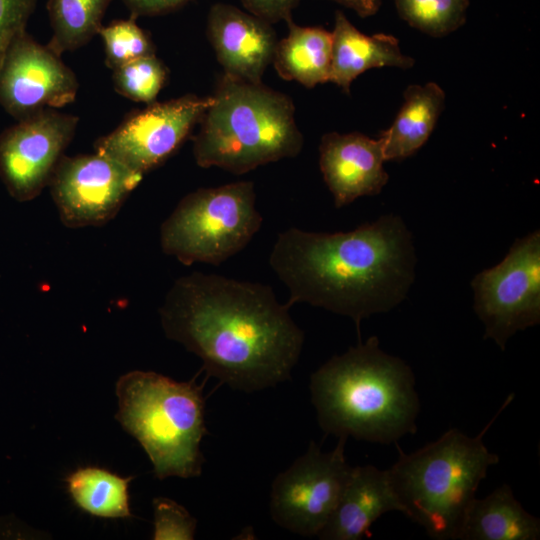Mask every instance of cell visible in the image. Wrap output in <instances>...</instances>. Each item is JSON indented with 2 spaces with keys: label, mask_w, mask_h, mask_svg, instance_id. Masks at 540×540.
Returning a JSON list of instances; mask_svg holds the SVG:
<instances>
[{
  "label": "cell",
  "mask_w": 540,
  "mask_h": 540,
  "mask_svg": "<svg viewBox=\"0 0 540 540\" xmlns=\"http://www.w3.org/2000/svg\"><path fill=\"white\" fill-rule=\"evenodd\" d=\"M207 36L223 74L262 82L277 44L271 23L233 5L216 3L208 12Z\"/></svg>",
  "instance_id": "5bb4252c"
},
{
  "label": "cell",
  "mask_w": 540,
  "mask_h": 540,
  "mask_svg": "<svg viewBox=\"0 0 540 540\" xmlns=\"http://www.w3.org/2000/svg\"><path fill=\"white\" fill-rule=\"evenodd\" d=\"M212 103V95L195 94L155 101L98 138L94 151L144 176L180 148Z\"/></svg>",
  "instance_id": "30bf717a"
},
{
  "label": "cell",
  "mask_w": 540,
  "mask_h": 540,
  "mask_svg": "<svg viewBox=\"0 0 540 540\" xmlns=\"http://www.w3.org/2000/svg\"><path fill=\"white\" fill-rule=\"evenodd\" d=\"M540 519L527 512L511 487L503 484L484 498H475L458 540H538Z\"/></svg>",
  "instance_id": "ac0fdd59"
},
{
  "label": "cell",
  "mask_w": 540,
  "mask_h": 540,
  "mask_svg": "<svg viewBox=\"0 0 540 540\" xmlns=\"http://www.w3.org/2000/svg\"><path fill=\"white\" fill-rule=\"evenodd\" d=\"M399 16L432 37L446 36L466 21L470 0H394Z\"/></svg>",
  "instance_id": "603a6c76"
},
{
  "label": "cell",
  "mask_w": 540,
  "mask_h": 540,
  "mask_svg": "<svg viewBox=\"0 0 540 540\" xmlns=\"http://www.w3.org/2000/svg\"><path fill=\"white\" fill-rule=\"evenodd\" d=\"M142 179L116 160L94 152L64 155L48 187L61 222L77 229L111 221Z\"/></svg>",
  "instance_id": "8fae6325"
},
{
  "label": "cell",
  "mask_w": 540,
  "mask_h": 540,
  "mask_svg": "<svg viewBox=\"0 0 540 540\" xmlns=\"http://www.w3.org/2000/svg\"><path fill=\"white\" fill-rule=\"evenodd\" d=\"M444 106L445 92L437 83L408 86L393 123L380 135L385 161L403 160L418 151L432 134Z\"/></svg>",
  "instance_id": "d6986e66"
},
{
  "label": "cell",
  "mask_w": 540,
  "mask_h": 540,
  "mask_svg": "<svg viewBox=\"0 0 540 540\" xmlns=\"http://www.w3.org/2000/svg\"><path fill=\"white\" fill-rule=\"evenodd\" d=\"M322 452L314 441L273 480L270 515L281 528L300 536H318L334 512L352 467L345 457L346 438Z\"/></svg>",
  "instance_id": "9c48e42d"
},
{
  "label": "cell",
  "mask_w": 540,
  "mask_h": 540,
  "mask_svg": "<svg viewBox=\"0 0 540 540\" xmlns=\"http://www.w3.org/2000/svg\"><path fill=\"white\" fill-rule=\"evenodd\" d=\"M290 308L269 285L193 272L174 281L159 316L209 376L251 393L289 380L299 361L305 336Z\"/></svg>",
  "instance_id": "6da1fadb"
},
{
  "label": "cell",
  "mask_w": 540,
  "mask_h": 540,
  "mask_svg": "<svg viewBox=\"0 0 540 540\" xmlns=\"http://www.w3.org/2000/svg\"><path fill=\"white\" fill-rule=\"evenodd\" d=\"M332 33L329 82L345 93L362 73L373 68L409 69L415 60L402 53L398 40L384 33L367 35L359 31L342 11H336Z\"/></svg>",
  "instance_id": "e0dca14e"
},
{
  "label": "cell",
  "mask_w": 540,
  "mask_h": 540,
  "mask_svg": "<svg viewBox=\"0 0 540 540\" xmlns=\"http://www.w3.org/2000/svg\"><path fill=\"white\" fill-rule=\"evenodd\" d=\"M346 8L353 10L362 18L376 14L382 4V0H330Z\"/></svg>",
  "instance_id": "f546056e"
},
{
  "label": "cell",
  "mask_w": 540,
  "mask_h": 540,
  "mask_svg": "<svg viewBox=\"0 0 540 540\" xmlns=\"http://www.w3.org/2000/svg\"><path fill=\"white\" fill-rule=\"evenodd\" d=\"M402 507L388 470L353 466L338 504L318 534L323 540H360L382 515Z\"/></svg>",
  "instance_id": "2e32d148"
},
{
  "label": "cell",
  "mask_w": 540,
  "mask_h": 540,
  "mask_svg": "<svg viewBox=\"0 0 540 540\" xmlns=\"http://www.w3.org/2000/svg\"><path fill=\"white\" fill-rule=\"evenodd\" d=\"M382 140L359 132H329L319 145V168L336 208L379 194L389 180Z\"/></svg>",
  "instance_id": "9a60e30c"
},
{
  "label": "cell",
  "mask_w": 540,
  "mask_h": 540,
  "mask_svg": "<svg viewBox=\"0 0 540 540\" xmlns=\"http://www.w3.org/2000/svg\"><path fill=\"white\" fill-rule=\"evenodd\" d=\"M417 263L402 218L380 216L348 232H280L269 265L289 291L288 304L307 303L361 321L406 299Z\"/></svg>",
  "instance_id": "7a4b0ae2"
},
{
  "label": "cell",
  "mask_w": 540,
  "mask_h": 540,
  "mask_svg": "<svg viewBox=\"0 0 540 540\" xmlns=\"http://www.w3.org/2000/svg\"><path fill=\"white\" fill-rule=\"evenodd\" d=\"M193 138V156L202 168L241 175L259 166L297 156L303 135L292 99L280 91L223 74Z\"/></svg>",
  "instance_id": "277c9868"
},
{
  "label": "cell",
  "mask_w": 540,
  "mask_h": 540,
  "mask_svg": "<svg viewBox=\"0 0 540 540\" xmlns=\"http://www.w3.org/2000/svg\"><path fill=\"white\" fill-rule=\"evenodd\" d=\"M130 12V16L163 15L181 8L192 0H121Z\"/></svg>",
  "instance_id": "f1b7e54d"
},
{
  "label": "cell",
  "mask_w": 540,
  "mask_h": 540,
  "mask_svg": "<svg viewBox=\"0 0 540 540\" xmlns=\"http://www.w3.org/2000/svg\"><path fill=\"white\" fill-rule=\"evenodd\" d=\"M98 35L104 45L105 64L112 71L140 57L155 54L149 35L132 16L103 25Z\"/></svg>",
  "instance_id": "d4e9b609"
},
{
  "label": "cell",
  "mask_w": 540,
  "mask_h": 540,
  "mask_svg": "<svg viewBox=\"0 0 540 540\" xmlns=\"http://www.w3.org/2000/svg\"><path fill=\"white\" fill-rule=\"evenodd\" d=\"M124 478L109 470L87 466L70 473L65 481L73 502L84 512L102 518H129L128 487Z\"/></svg>",
  "instance_id": "44dd1931"
},
{
  "label": "cell",
  "mask_w": 540,
  "mask_h": 540,
  "mask_svg": "<svg viewBox=\"0 0 540 540\" xmlns=\"http://www.w3.org/2000/svg\"><path fill=\"white\" fill-rule=\"evenodd\" d=\"M75 73L47 45L24 32L0 67V106L16 121L75 101Z\"/></svg>",
  "instance_id": "4fadbf2b"
},
{
  "label": "cell",
  "mask_w": 540,
  "mask_h": 540,
  "mask_svg": "<svg viewBox=\"0 0 540 540\" xmlns=\"http://www.w3.org/2000/svg\"><path fill=\"white\" fill-rule=\"evenodd\" d=\"M155 540H192L197 520L182 505L165 498L153 499Z\"/></svg>",
  "instance_id": "484cf974"
},
{
  "label": "cell",
  "mask_w": 540,
  "mask_h": 540,
  "mask_svg": "<svg viewBox=\"0 0 540 540\" xmlns=\"http://www.w3.org/2000/svg\"><path fill=\"white\" fill-rule=\"evenodd\" d=\"M513 397L509 395L475 437L451 428L412 453L398 450L397 461L387 470L402 513L430 538L458 540L479 484L500 460L488 450L483 436Z\"/></svg>",
  "instance_id": "5b68a950"
},
{
  "label": "cell",
  "mask_w": 540,
  "mask_h": 540,
  "mask_svg": "<svg viewBox=\"0 0 540 540\" xmlns=\"http://www.w3.org/2000/svg\"><path fill=\"white\" fill-rule=\"evenodd\" d=\"M116 420L147 453L159 480L198 477L207 434L203 385L152 371H131L116 383Z\"/></svg>",
  "instance_id": "8992f818"
},
{
  "label": "cell",
  "mask_w": 540,
  "mask_h": 540,
  "mask_svg": "<svg viewBox=\"0 0 540 540\" xmlns=\"http://www.w3.org/2000/svg\"><path fill=\"white\" fill-rule=\"evenodd\" d=\"M262 222L252 181L199 188L163 221L160 245L183 265H220L249 244Z\"/></svg>",
  "instance_id": "52a82bcc"
},
{
  "label": "cell",
  "mask_w": 540,
  "mask_h": 540,
  "mask_svg": "<svg viewBox=\"0 0 540 540\" xmlns=\"http://www.w3.org/2000/svg\"><path fill=\"white\" fill-rule=\"evenodd\" d=\"M76 115L46 109L0 133V180L18 202L37 198L75 136Z\"/></svg>",
  "instance_id": "7c38bea8"
},
{
  "label": "cell",
  "mask_w": 540,
  "mask_h": 540,
  "mask_svg": "<svg viewBox=\"0 0 540 540\" xmlns=\"http://www.w3.org/2000/svg\"><path fill=\"white\" fill-rule=\"evenodd\" d=\"M113 0H48L51 37L47 46L56 54L77 50L98 35Z\"/></svg>",
  "instance_id": "7402d4cb"
},
{
  "label": "cell",
  "mask_w": 540,
  "mask_h": 540,
  "mask_svg": "<svg viewBox=\"0 0 540 540\" xmlns=\"http://www.w3.org/2000/svg\"><path fill=\"white\" fill-rule=\"evenodd\" d=\"M167 77L166 66L156 54H151L114 69L112 79L117 93L148 105L156 101Z\"/></svg>",
  "instance_id": "cb8c5ba5"
},
{
  "label": "cell",
  "mask_w": 540,
  "mask_h": 540,
  "mask_svg": "<svg viewBox=\"0 0 540 540\" xmlns=\"http://www.w3.org/2000/svg\"><path fill=\"white\" fill-rule=\"evenodd\" d=\"M309 389L326 435L391 444L417 431L415 375L377 336L331 357L311 374Z\"/></svg>",
  "instance_id": "3957f363"
},
{
  "label": "cell",
  "mask_w": 540,
  "mask_h": 540,
  "mask_svg": "<svg viewBox=\"0 0 540 540\" xmlns=\"http://www.w3.org/2000/svg\"><path fill=\"white\" fill-rule=\"evenodd\" d=\"M301 0H241L246 11L268 21L277 23L292 18V12Z\"/></svg>",
  "instance_id": "83f0119b"
},
{
  "label": "cell",
  "mask_w": 540,
  "mask_h": 540,
  "mask_svg": "<svg viewBox=\"0 0 540 540\" xmlns=\"http://www.w3.org/2000/svg\"><path fill=\"white\" fill-rule=\"evenodd\" d=\"M484 339L504 351L518 331L540 323V231L517 238L505 258L471 281Z\"/></svg>",
  "instance_id": "ba28073f"
},
{
  "label": "cell",
  "mask_w": 540,
  "mask_h": 540,
  "mask_svg": "<svg viewBox=\"0 0 540 540\" xmlns=\"http://www.w3.org/2000/svg\"><path fill=\"white\" fill-rule=\"evenodd\" d=\"M37 0H0V67L13 42L24 32Z\"/></svg>",
  "instance_id": "4316f807"
},
{
  "label": "cell",
  "mask_w": 540,
  "mask_h": 540,
  "mask_svg": "<svg viewBox=\"0 0 540 540\" xmlns=\"http://www.w3.org/2000/svg\"><path fill=\"white\" fill-rule=\"evenodd\" d=\"M288 34L277 41L272 63L281 78L313 88L329 82L332 33L287 20Z\"/></svg>",
  "instance_id": "ffe728a7"
}]
</instances>
